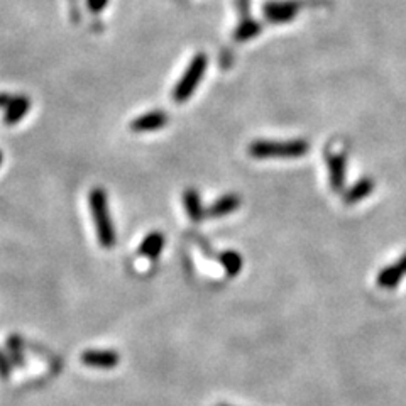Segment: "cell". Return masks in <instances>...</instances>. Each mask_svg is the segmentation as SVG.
<instances>
[{"instance_id": "cell-4", "label": "cell", "mask_w": 406, "mask_h": 406, "mask_svg": "<svg viewBox=\"0 0 406 406\" xmlns=\"http://www.w3.org/2000/svg\"><path fill=\"white\" fill-rule=\"evenodd\" d=\"M302 7L303 2H300V0H274V2L266 4L262 7V12L269 23L285 24L293 20Z\"/></svg>"}, {"instance_id": "cell-21", "label": "cell", "mask_w": 406, "mask_h": 406, "mask_svg": "<svg viewBox=\"0 0 406 406\" xmlns=\"http://www.w3.org/2000/svg\"><path fill=\"white\" fill-rule=\"evenodd\" d=\"M217 406H228V405H217Z\"/></svg>"}, {"instance_id": "cell-15", "label": "cell", "mask_w": 406, "mask_h": 406, "mask_svg": "<svg viewBox=\"0 0 406 406\" xmlns=\"http://www.w3.org/2000/svg\"><path fill=\"white\" fill-rule=\"evenodd\" d=\"M261 31H262V27H261L259 23H256V20H252V19H249V17H245L242 23L237 25V29H235V32H234V37L239 42H245V41L252 39V37L259 36Z\"/></svg>"}, {"instance_id": "cell-5", "label": "cell", "mask_w": 406, "mask_h": 406, "mask_svg": "<svg viewBox=\"0 0 406 406\" xmlns=\"http://www.w3.org/2000/svg\"><path fill=\"white\" fill-rule=\"evenodd\" d=\"M80 359L85 366L93 369H113L121 362V355L112 349H88Z\"/></svg>"}, {"instance_id": "cell-3", "label": "cell", "mask_w": 406, "mask_h": 406, "mask_svg": "<svg viewBox=\"0 0 406 406\" xmlns=\"http://www.w3.org/2000/svg\"><path fill=\"white\" fill-rule=\"evenodd\" d=\"M207 66H209V58H207V54L198 53L197 56L190 61V65L186 66L185 73L181 75L180 82L176 83V87L173 88V93H171L173 102H176V104H183V102L192 99L195 90H197L198 85H200L202 82V78L205 76Z\"/></svg>"}, {"instance_id": "cell-6", "label": "cell", "mask_w": 406, "mask_h": 406, "mask_svg": "<svg viewBox=\"0 0 406 406\" xmlns=\"http://www.w3.org/2000/svg\"><path fill=\"white\" fill-rule=\"evenodd\" d=\"M169 121L168 113L163 112V110H151V112H146L142 113V116H139L137 118H134L133 122H130L129 129L133 130V133H152V130H158V129H163V127H166Z\"/></svg>"}, {"instance_id": "cell-20", "label": "cell", "mask_w": 406, "mask_h": 406, "mask_svg": "<svg viewBox=\"0 0 406 406\" xmlns=\"http://www.w3.org/2000/svg\"><path fill=\"white\" fill-rule=\"evenodd\" d=\"M2 161H4V154H2V151H0V166H2Z\"/></svg>"}, {"instance_id": "cell-14", "label": "cell", "mask_w": 406, "mask_h": 406, "mask_svg": "<svg viewBox=\"0 0 406 406\" xmlns=\"http://www.w3.org/2000/svg\"><path fill=\"white\" fill-rule=\"evenodd\" d=\"M219 261H220V264L223 266V269H226L227 276H230V278L237 276V274L240 273V269H242V266H244L242 256H240V254L235 252V251L222 252L219 256Z\"/></svg>"}, {"instance_id": "cell-2", "label": "cell", "mask_w": 406, "mask_h": 406, "mask_svg": "<svg viewBox=\"0 0 406 406\" xmlns=\"http://www.w3.org/2000/svg\"><path fill=\"white\" fill-rule=\"evenodd\" d=\"M310 149V144L304 139H291V141H268L259 139L249 144V156L254 159L269 158H302Z\"/></svg>"}, {"instance_id": "cell-7", "label": "cell", "mask_w": 406, "mask_h": 406, "mask_svg": "<svg viewBox=\"0 0 406 406\" xmlns=\"http://www.w3.org/2000/svg\"><path fill=\"white\" fill-rule=\"evenodd\" d=\"M406 276V254L398 259L395 264H389L384 268L376 278L379 288H384V290H393L400 285V281Z\"/></svg>"}, {"instance_id": "cell-10", "label": "cell", "mask_w": 406, "mask_h": 406, "mask_svg": "<svg viewBox=\"0 0 406 406\" xmlns=\"http://www.w3.org/2000/svg\"><path fill=\"white\" fill-rule=\"evenodd\" d=\"M328 166V178H330V186L336 193L344 192L345 186V156L344 154H333L328 156L327 159Z\"/></svg>"}, {"instance_id": "cell-18", "label": "cell", "mask_w": 406, "mask_h": 406, "mask_svg": "<svg viewBox=\"0 0 406 406\" xmlns=\"http://www.w3.org/2000/svg\"><path fill=\"white\" fill-rule=\"evenodd\" d=\"M107 2H109V0H88V6H90V8H92L93 12H99L105 6H107Z\"/></svg>"}, {"instance_id": "cell-16", "label": "cell", "mask_w": 406, "mask_h": 406, "mask_svg": "<svg viewBox=\"0 0 406 406\" xmlns=\"http://www.w3.org/2000/svg\"><path fill=\"white\" fill-rule=\"evenodd\" d=\"M7 350H8V354H11V357H12V361H14V364H23V354H20V350H23V344H20V340H19V337H11L7 340Z\"/></svg>"}, {"instance_id": "cell-11", "label": "cell", "mask_w": 406, "mask_h": 406, "mask_svg": "<svg viewBox=\"0 0 406 406\" xmlns=\"http://www.w3.org/2000/svg\"><path fill=\"white\" fill-rule=\"evenodd\" d=\"M374 180L369 176H364L361 178L359 181H355V183L350 186L349 190H345L344 193V202L347 205H355V203H359L364 198H367L369 195L374 192Z\"/></svg>"}, {"instance_id": "cell-17", "label": "cell", "mask_w": 406, "mask_h": 406, "mask_svg": "<svg viewBox=\"0 0 406 406\" xmlns=\"http://www.w3.org/2000/svg\"><path fill=\"white\" fill-rule=\"evenodd\" d=\"M8 374H11V364H8L6 355L0 352V376H2V378H8Z\"/></svg>"}, {"instance_id": "cell-8", "label": "cell", "mask_w": 406, "mask_h": 406, "mask_svg": "<svg viewBox=\"0 0 406 406\" xmlns=\"http://www.w3.org/2000/svg\"><path fill=\"white\" fill-rule=\"evenodd\" d=\"M242 205V200L237 193H227L223 197H220L215 200L211 205L207 209V217L210 219H222L226 215L234 214L235 210H239V207Z\"/></svg>"}, {"instance_id": "cell-13", "label": "cell", "mask_w": 406, "mask_h": 406, "mask_svg": "<svg viewBox=\"0 0 406 406\" xmlns=\"http://www.w3.org/2000/svg\"><path fill=\"white\" fill-rule=\"evenodd\" d=\"M183 207H185L186 215H188V219L193 220V222H200V220L205 219L207 210L203 209V203H202L200 195H198V192L195 188L185 190V193H183Z\"/></svg>"}, {"instance_id": "cell-12", "label": "cell", "mask_w": 406, "mask_h": 406, "mask_svg": "<svg viewBox=\"0 0 406 406\" xmlns=\"http://www.w3.org/2000/svg\"><path fill=\"white\" fill-rule=\"evenodd\" d=\"M164 242H166V239H164L163 232H158V230L151 232V234H147L142 239L141 245H139L137 254L142 257H147V259H156V257L163 252Z\"/></svg>"}, {"instance_id": "cell-1", "label": "cell", "mask_w": 406, "mask_h": 406, "mask_svg": "<svg viewBox=\"0 0 406 406\" xmlns=\"http://www.w3.org/2000/svg\"><path fill=\"white\" fill-rule=\"evenodd\" d=\"M88 207H90V214L95 223L97 237L99 242L104 249H112L117 242L116 227H113L112 215H110L109 198L105 190L102 186H95L92 188L90 195H88Z\"/></svg>"}, {"instance_id": "cell-9", "label": "cell", "mask_w": 406, "mask_h": 406, "mask_svg": "<svg viewBox=\"0 0 406 406\" xmlns=\"http://www.w3.org/2000/svg\"><path fill=\"white\" fill-rule=\"evenodd\" d=\"M29 110H31V99L25 95H17L6 107V112H4V122H6V125L19 124V122L27 116Z\"/></svg>"}, {"instance_id": "cell-19", "label": "cell", "mask_w": 406, "mask_h": 406, "mask_svg": "<svg viewBox=\"0 0 406 406\" xmlns=\"http://www.w3.org/2000/svg\"><path fill=\"white\" fill-rule=\"evenodd\" d=\"M12 99H14V95H11V93H0V109L6 110V107L11 104Z\"/></svg>"}]
</instances>
